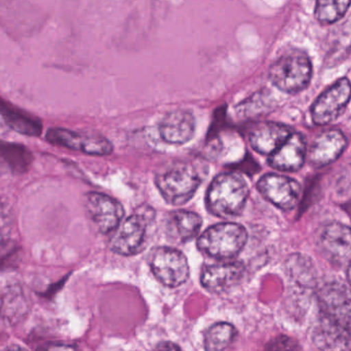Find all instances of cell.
I'll return each instance as SVG.
<instances>
[{"instance_id":"cell-1","label":"cell","mask_w":351,"mask_h":351,"mask_svg":"<svg viewBox=\"0 0 351 351\" xmlns=\"http://www.w3.org/2000/svg\"><path fill=\"white\" fill-rule=\"evenodd\" d=\"M249 193V186L243 176L224 173L210 183L206 192V206L215 216L232 218L241 214Z\"/></svg>"},{"instance_id":"cell-2","label":"cell","mask_w":351,"mask_h":351,"mask_svg":"<svg viewBox=\"0 0 351 351\" xmlns=\"http://www.w3.org/2000/svg\"><path fill=\"white\" fill-rule=\"evenodd\" d=\"M202 183L197 168L188 162H176L156 176V184L162 197L173 206L189 202Z\"/></svg>"},{"instance_id":"cell-3","label":"cell","mask_w":351,"mask_h":351,"mask_svg":"<svg viewBox=\"0 0 351 351\" xmlns=\"http://www.w3.org/2000/svg\"><path fill=\"white\" fill-rule=\"evenodd\" d=\"M268 75L278 90L296 94L311 84L313 64L306 53L294 49L278 58L270 67Z\"/></svg>"},{"instance_id":"cell-4","label":"cell","mask_w":351,"mask_h":351,"mask_svg":"<svg viewBox=\"0 0 351 351\" xmlns=\"http://www.w3.org/2000/svg\"><path fill=\"white\" fill-rule=\"evenodd\" d=\"M247 241V229L237 223H220L206 229L197 239L200 252L215 259H231L239 255Z\"/></svg>"},{"instance_id":"cell-5","label":"cell","mask_w":351,"mask_h":351,"mask_svg":"<svg viewBox=\"0 0 351 351\" xmlns=\"http://www.w3.org/2000/svg\"><path fill=\"white\" fill-rule=\"evenodd\" d=\"M154 210L147 214L146 210L132 215L123 224L113 231L110 249L121 256H134L145 247L146 234L149 221L154 219Z\"/></svg>"},{"instance_id":"cell-6","label":"cell","mask_w":351,"mask_h":351,"mask_svg":"<svg viewBox=\"0 0 351 351\" xmlns=\"http://www.w3.org/2000/svg\"><path fill=\"white\" fill-rule=\"evenodd\" d=\"M150 268L156 278L170 288L181 286L189 278V264L182 252L173 247H156L150 254Z\"/></svg>"},{"instance_id":"cell-7","label":"cell","mask_w":351,"mask_h":351,"mask_svg":"<svg viewBox=\"0 0 351 351\" xmlns=\"http://www.w3.org/2000/svg\"><path fill=\"white\" fill-rule=\"evenodd\" d=\"M351 99V82L346 77L332 84L311 106V119L317 125H329L346 110Z\"/></svg>"},{"instance_id":"cell-8","label":"cell","mask_w":351,"mask_h":351,"mask_svg":"<svg viewBox=\"0 0 351 351\" xmlns=\"http://www.w3.org/2000/svg\"><path fill=\"white\" fill-rule=\"evenodd\" d=\"M322 313L351 332V291L339 282H329L317 292Z\"/></svg>"},{"instance_id":"cell-9","label":"cell","mask_w":351,"mask_h":351,"mask_svg":"<svg viewBox=\"0 0 351 351\" xmlns=\"http://www.w3.org/2000/svg\"><path fill=\"white\" fill-rule=\"evenodd\" d=\"M47 139L55 145L82 152L88 156H109L113 152L112 144L109 140L95 134L80 133L55 128L47 132Z\"/></svg>"},{"instance_id":"cell-10","label":"cell","mask_w":351,"mask_h":351,"mask_svg":"<svg viewBox=\"0 0 351 351\" xmlns=\"http://www.w3.org/2000/svg\"><path fill=\"white\" fill-rule=\"evenodd\" d=\"M86 208L98 230L104 234L112 233L125 217V210L121 202L99 192L86 194Z\"/></svg>"},{"instance_id":"cell-11","label":"cell","mask_w":351,"mask_h":351,"mask_svg":"<svg viewBox=\"0 0 351 351\" xmlns=\"http://www.w3.org/2000/svg\"><path fill=\"white\" fill-rule=\"evenodd\" d=\"M257 188L268 202L282 210H293L300 200V185L298 182L287 176L278 174L263 176L258 181Z\"/></svg>"},{"instance_id":"cell-12","label":"cell","mask_w":351,"mask_h":351,"mask_svg":"<svg viewBox=\"0 0 351 351\" xmlns=\"http://www.w3.org/2000/svg\"><path fill=\"white\" fill-rule=\"evenodd\" d=\"M317 245L331 261H346L351 257V228L339 222L324 225L317 235Z\"/></svg>"},{"instance_id":"cell-13","label":"cell","mask_w":351,"mask_h":351,"mask_svg":"<svg viewBox=\"0 0 351 351\" xmlns=\"http://www.w3.org/2000/svg\"><path fill=\"white\" fill-rule=\"evenodd\" d=\"M245 266L241 262H219L202 268L200 282L206 290L223 293L239 284L245 274Z\"/></svg>"},{"instance_id":"cell-14","label":"cell","mask_w":351,"mask_h":351,"mask_svg":"<svg viewBox=\"0 0 351 351\" xmlns=\"http://www.w3.org/2000/svg\"><path fill=\"white\" fill-rule=\"evenodd\" d=\"M348 146L346 135L339 130H329L319 134L311 149L308 160L315 168H324L340 158Z\"/></svg>"},{"instance_id":"cell-15","label":"cell","mask_w":351,"mask_h":351,"mask_svg":"<svg viewBox=\"0 0 351 351\" xmlns=\"http://www.w3.org/2000/svg\"><path fill=\"white\" fill-rule=\"evenodd\" d=\"M292 130L282 123L264 121L252 128L249 141L258 154L271 156L292 135Z\"/></svg>"},{"instance_id":"cell-16","label":"cell","mask_w":351,"mask_h":351,"mask_svg":"<svg viewBox=\"0 0 351 351\" xmlns=\"http://www.w3.org/2000/svg\"><path fill=\"white\" fill-rule=\"evenodd\" d=\"M306 154L304 137L301 134L292 133L289 139L269 156L268 165L282 172H297L304 165Z\"/></svg>"},{"instance_id":"cell-17","label":"cell","mask_w":351,"mask_h":351,"mask_svg":"<svg viewBox=\"0 0 351 351\" xmlns=\"http://www.w3.org/2000/svg\"><path fill=\"white\" fill-rule=\"evenodd\" d=\"M311 337L319 351H351L350 331L325 315L315 324Z\"/></svg>"},{"instance_id":"cell-18","label":"cell","mask_w":351,"mask_h":351,"mask_svg":"<svg viewBox=\"0 0 351 351\" xmlns=\"http://www.w3.org/2000/svg\"><path fill=\"white\" fill-rule=\"evenodd\" d=\"M195 133V119L190 111L175 110L165 115L160 123V135L165 142L183 145Z\"/></svg>"},{"instance_id":"cell-19","label":"cell","mask_w":351,"mask_h":351,"mask_svg":"<svg viewBox=\"0 0 351 351\" xmlns=\"http://www.w3.org/2000/svg\"><path fill=\"white\" fill-rule=\"evenodd\" d=\"M30 308V302L21 287H10L0 298V317L10 327L22 323Z\"/></svg>"},{"instance_id":"cell-20","label":"cell","mask_w":351,"mask_h":351,"mask_svg":"<svg viewBox=\"0 0 351 351\" xmlns=\"http://www.w3.org/2000/svg\"><path fill=\"white\" fill-rule=\"evenodd\" d=\"M199 215L189 210H177L169 216V237L177 243H186L195 237L202 228Z\"/></svg>"},{"instance_id":"cell-21","label":"cell","mask_w":351,"mask_h":351,"mask_svg":"<svg viewBox=\"0 0 351 351\" xmlns=\"http://www.w3.org/2000/svg\"><path fill=\"white\" fill-rule=\"evenodd\" d=\"M14 215L5 200L0 197V265L14 252L12 234L14 230Z\"/></svg>"},{"instance_id":"cell-22","label":"cell","mask_w":351,"mask_h":351,"mask_svg":"<svg viewBox=\"0 0 351 351\" xmlns=\"http://www.w3.org/2000/svg\"><path fill=\"white\" fill-rule=\"evenodd\" d=\"M289 276L296 284L303 287H313L315 282V269L313 261L303 255L291 256L287 262Z\"/></svg>"},{"instance_id":"cell-23","label":"cell","mask_w":351,"mask_h":351,"mask_svg":"<svg viewBox=\"0 0 351 351\" xmlns=\"http://www.w3.org/2000/svg\"><path fill=\"white\" fill-rule=\"evenodd\" d=\"M235 335V328L230 324H216L208 329L204 336V348L206 351L225 350L230 346Z\"/></svg>"},{"instance_id":"cell-24","label":"cell","mask_w":351,"mask_h":351,"mask_svg":"<svg viewBox=\"0 0 351 351\" xmlns=\"http://www.w3.org/2000/svg\"><path fill=\"white\" fill-rule=\"evenodd\" d=\"M350 4L351 0H317L315 18L322 24H334L346 16Z\"/></svg>"},{"instance_id":"cell-25","label":"cell","mask_w":351,"mask_h":351,"mask_svg":"<svg viewBox=\"0 0 351 351\" xmlns=\"http://www.w3.org/2000/svg\"><path fill=\"white\" fill-rule=\"evenodd\" d=\"M267 351H303L298 342L289 336H278L266 346Z\"/></svg>"},{"instance_id":"cell-26","label":"cell","mask_w":351,"mask_h":351,"mask_svg":"<svg viewBox=\"0 0 351 351\" xmlns=\"http://www.w3.org/2000/svg\"><path fill=\"white\" fill-rule=\"evenodd\" d=\"M37 351H80L76 346L66 343H47L39 346Z\"/></svg>"},{"instance_id":"cell-27","label":"cell","mask_w":351,"mask_h":351,"mask_svg":"<svg viewBox=\"0 0 351 351\" xmlns=\"http://www.w3.org/2000/svg\"><path fill=\"white\" fill-rule=\"evenodd\" d=\"M154 351H182L177 344L172 342H162L158 344Z\"/></svg>"},{"instance_id":"cell-28","label":"cell","mask_w":351,"mask_h":351,"mask_svg":"<svg viewBox=\"0 0 351 351\" xmlns=\"http://www.w3.org/2000/svg\"><path fill=\"white\" fill-rule=\"evenodd\" d=\"M3 351H28L25 350V348H21V346H10V348H6L5 350Z\"/></svg>"},{"instance_id":"cell-29","label":"cell","mask_w":351,"mask_h":351,"mask_svg":"<svg viewBox=\"0 0 351 351\" xmlns=\"http://www.w3.org/2000/svg\"><path fill=\"white\" fill-rule=\"evenodd\" d=\"M348 282H350V285L351 286V261H350V265H348Z\"/></svg>"}]
</instances>
